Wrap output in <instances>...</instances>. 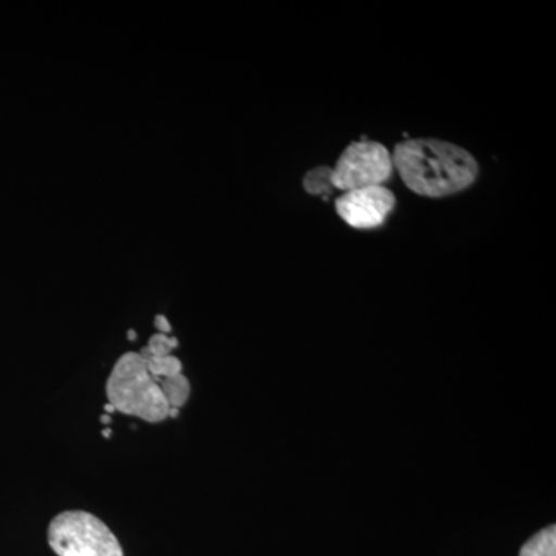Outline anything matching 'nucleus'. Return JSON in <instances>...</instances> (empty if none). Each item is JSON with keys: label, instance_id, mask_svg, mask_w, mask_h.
Wrapping results in <instances>:
<instances>
[{"label": "nucleus", "instance_id": "obj_1", "mask_svg": "<svg viewBox=\"0 0 556 556\" xmlns=\"http://www.w3.org/2000/svg\"><path fill=\"white\" fill-rule=\"evenodd\" d=\"M391 156L405 186L427 199L464 192L477 181L479 174L478 161L468 150L437 138L399 142Z\"/></svg>", "mask_w": 556, "mask_h": 556}, {"label": "nucleus", "instance_id": "obj_2", "mask_svg": "<svg viewBox=\"0 0 556 556\" xmlns=\"http://www.w3.org/2000/svg\"><path fill=\"white\" fill-rule=\"evenodd\" d=\"M108 397L116 412L137 416L150 424L163 422L170 405L163 387L150 375L139 353L123 354L108 379Z\"/></svg>", "mask_w": 556, "mask_h": 556}, {"label": "nucleus", "instance_id": "obj_3", "mask_svg": "<svg viewBox=\"0 0 556 556\" xmlns=\"http://www.w3.org/2000/svg\"><path fill=\"white\" fill-rule=\"evenodd\" d=\"M49 544L58 556H124L112 530L84 510L62 511L51 519Z\"/></svg>", "mask_w": 556, "mask_h": 556}, {"label": "nucleus", "instance_id": "obj_4", "mask_svg": "<svg viewBox=\"0 0 556 556\" xmlns=\"http://www.w3.org/2000/svg\"><path fill=\"white\" fill-rule=\"evenodd\" d=\"M393 156L376 141H357L348 146L332 167L336 190L348 192L371 186H383L393 175Z\"/></svg>", "mask_w": 556, "mask_h": 556}, {"label": "nucleus", "instance_id": "obj_5", "mask_svg": "<svg viewBox=\"0 0 556 556\" xmlns=\"http://www.w3.org/2000/svg\"><path fill=\"white\" fill-rule=\"evenodd\" d=\"M396 206V197L386 186L348 190L336 201L339 217L354 229L382 226Z\"/></svg>", "mask_w": 556, "mask_h": 556}, {"label": "nucleus", "instance_id": "obj_6", "mask_svg": "<svg viewBox=\"0 0 556 556\" xmlns=\"http://www.w3.org/2000/svg\"><path fill=\"white\" fill-rule=\"evenodd\" d=\"M139 356L144 358L146 365H148V369L152 378H155L163 387L164 379L175 378V376L181 375L182 372V364L178 357L175 356H153L150 354L148 346L142 348L139 351Z\"/></svg>", "mask_w": 556, "mask_h": 556}, {"label": "nucleus", "instance_id": "obj_7", "mask_svg": "<svg viewBox=\"0 0 556 556\" xmlns=\"http://www.w3.org/2000/svg\"><path fill=\"white\" fill-rule=\"evenodd\" d=\"M303 189L313 197H324L328 199L334 192V182H332V167L318 166L306 172L303 177Z\"/></svg>", "mask_w": 556, "mask_h": 556}, {"label": "nucleus", "instance_id": "obj_8", "mask_svg": "<svg viewBox=\"0 0 556 556\" xmlns=\"http://www.w3.org/2000/svg\"><path fill=\"white\" fill-rule=\"evenodd\" d=\"M519 556H556L555 526H548L530 538L519 552Z\"/></svg>", "mask_w": 556, "mask_h": 556}, {"label": "nucleus", "instance_id": "obj_9", "mask_svg": "<svg viewBox=\"0 0 556 556\" xmlns=\"http://www.w3.org/2000/svg\"><path fill=\"white\" fill-rule=\"evenodd\" d=\"M163 391L170 408H181L190 397V382L185 375L163 380Z\"/></svg>", "mask_w": 556, "mask_h": 556}, {"label": "nucleus", "instance_id": "obj_10", "mask_svg": "<svg viewBox=\"0 0 556 556\" xmlns=\"http://www.w3.org/2000/svg\"><path fill=\"white\" fill-rule=\"evenodd\" d=\"M174 348H178V340L175 338H167L166 334H161V332L149 339L148 350L150 351V354H153V356H170Z\"/></svg>", "mask_w": 556, "mask_h": 556}, {"label": "nucleus", "instance_id": "obj_11", "mask_svg": "<svg viewBox=\"0 0 556 556\" xmlns=\"http://www.w3.org/2000/svg\"><path fill=\"white\" fill-rule=\"evenodd\" d=\"M155 327L156 329H159L161 334H169V332L172 331L169 320H167V318L164 316L155 317Z\"/></svg>", "mask_w": 556, "mask_h": 556}, {"label": "nucleus", "instance_id": "obj_12", "mask_svg": "<svg viewBox=\"0 0 556 556\" xmlns=\"http://www.w3.org/2000/svg\"><path fill=\"white\" fill-rule=\"evenodd\" d=\"M104 409H105V415H112V413L116 412L115 407H113L112 404H105Z\"/></svg>", "mask_w": 556, "mask_h": 556}, {"label": "nucleus", "instance_id": "obj_13", "mask_svg": "<svg viewBox=\"0 0 556 556\" xmlns=\"http://www.w3.org/2000/svg\"><path fill=\"white\" fill-rule=\"evenodd\" d=\"M178 415H179L178 408H170L169 416H167V417H172V419H177Z\"/></svg>", "mask_w": 556, "mask_h": 556}, {"label": "nucleus", "instance_id": "obj_14", "mask_svg": "<svg viewBox=\"0 0 556 556\" xmlns=\"http://www.w3.org/2000/svg\"><path fill=\"white\" fill-rule=\"evenodd\" d=\"M127 338H129L130 342H134V340H137V332H135L134 329H130V331L127 332Z\"/></svg>", "mask_w": 556, "mask_h": 556}, {"label": "nucleus", "instance_id": "obj_15", "mask_svg": "<svg viewBox=\"0 0 556 556\" xmlns=\"http://www.w3.org/2000/svg\"><path fill=\"white\" fill-rule=\"evenodd\" d=\"M101 422L102 424H112V417H110V415L101 416Z\"/></svg>", "mask_w": 556, "mask_h": 556}, {"label": "nucleus", "instance_id": "obj_16", "mask_svg": "<svg viewBox=\"0 0 556 556\" xmlns=\"http://www.w3.org/2000/svg\"><path fill=\"white\" fill-rule=\"evenodd\" d=\"M102 437H104V438L112 437V430H109V428H108V430H102Z\"/></svg>", "mask_w": 556, "mask_h": 556}]
</instances>
